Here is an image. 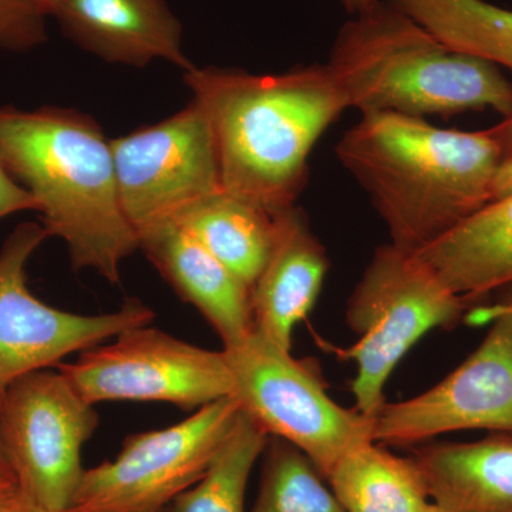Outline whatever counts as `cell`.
Segmentation results:
<instances>
[{
  "instance_id": "obj_19",
  "label": "cell",
  "mask_w": 512,
  "mask_h": 512,
  "mask_svg": "<svg viewBox=\"0 0 512 512\" xmlns=\"http://www.w3.org/2000/svg\"><path fill=\"white\" fill-rule=\"evenodd\" d=\"M326 480L346 512H423L431 504L413 457L376 441L340 458Z\"/></svg>"
},
{
  "instance_id": "obj_10",
  "label": "cell",
  "mask_w": 512,
  "mask_h": 512,
  "mask_svg": "<svg viewBox=\"0 0 512 512\" xmlns=\"http://www.w3.org/2000/svg\"><path fill=\"white\" fill-rule=\"evenodd\" d=\"M47 238L42 222H22L0 248V394L22 376L57 367L64 357L154 319L136 298L103 315H79L39 301L29 291L26 265Z\"/></svg>"
},
{
  "instance_id": "obj_16",
  "label": "cell",
  "mask_w": 512,
  "mask_h": 512,
  "mask_svg": "<svg viewBox=\"0 0 512 512\" xmlns=\"http://www.w3.org/2000/svg\"><path fill=\"white\" fill-rule=\"evenodd\" d=\"M431 503L443 512H512V433L414 451Z\"/></svg>"
},
{
  "instance_id": "obj_8",
  "label": "cell",
  "mask_w": 512,
  "mask_h": 512,
  "mask_svg": "<svg viewBox=\"0 0 512 512\" xmlns=\"http://www.w3.org/2000/svg\"><path fill=\"white\" fill-rule=\"evenodd\" d=\"M239 413L225 397L167 429L130 434L114 460L86 468L67 512H164L207 473Z\"/></svg>"
},
{
  "instance_id": "obj_27",
  "label": "cell",
  "mask_w": 512,
  "mask_h": 512,
  "mask_svg": "<svg viewBox=\"0 0 512 512\" xmlns=\"http://www.w3.org/2000/svg\"><path fill=\"white\" fill-rule=\"evenodd\" d=\"M349 15L356 16L372 9L379 0H338Z\"/></svg>"
},
{
  "instance_id": "obj_2",
  "label": "cell",
  "mask_w": 512,
  "mask_h": 512,
  "mask_svg": "<svg viewBox=\"0 0 512 512\" xmlns=\"http://www.w3.org/2000/svg\"><path fill=\"white\" fill-rule=\"evenodd\" d=\"M184 82L210 120L222 188L271 215L295 207L313 147L349 109L326 64L279 74L194 66Z\"/></svg>"
},
{
  "instance_id": "obj_15",
  "label": "cell",
  "mask_w": 512,
  "mask_h": 512,
  "mask_svg": "<svg viewBox=\"0 0 512 512\" xmlns=\"http://www.w3.org/2000/svg\"><path fill=\"white\" fill-rule=\"evenodd\" d=\"M140 249L218 333L224 349H234L254 332L251 289L202 247L177 222L163 221L138 232Z\"/></svg>"
},
{
  "instance_id": "obj_5",
  "label": "cell",
  "mask_w": 512,
  "mask_h": 512,
  "mask_svg": "<svg viewBox=\"0 0 512 512\" xmlns=\"http://www.w3.org/2000/svg\"><path fill=\"white\" fill-rule=\"evenodd\" d=\"M470 306L419 255L393 244L376 249L349 298L346 322L359 336L342 356L355 360L357 412L375 417L397 365L430 330L458 325Z\"/></svg>"
},
{
  "instance_id": "obj_21",
  "label": "cell",
  "mask_w": 512,
  "mask_h": 512,
  "mask_svg": "<svg viewBox=\"0 0 512 512\" xmlns=\"http://www.w3.org/2000/svg\"><path fill=\"white\" fill-rule=\"evenodd\" d=\"M269 434L241 409L234 427L198 483L174 501V512H245V494Z\"/></svg>"
},
{
  "instance_id": "obj_26",
  "label": "cell",
  "mask_w": 512,
  "mask_h": 512,
  "mask_svg": "<svg viewBox=\"0 0 512 512\" xmlns=\"http://www.w3.org/2000/svg\"><path fill=\"white\" fill-rule=\"evenodd\" d=\"M505 121H507L508 128H510L511 150L510 153H508V156L505 157L504 163L500 167V171H498L497 180H495L494 200L504 197V195H507L508 192L512 191V116L505 117Z\"/></svg>"
},
{
  "instance_id": "obj_28",
  "label": "cell",
  "mask_w": 512,
  "mask_h": 512,
  "mask_svg": "<svg viewBox=\"0 0 512 512\" xmlns=\"http://www.w3.org/2000/svg\"><path fill=\"white\" fill-rule=\"evenodd\" d=\"M0 512H26V501L22 494L16 493L0 500Z\"/></svg>"
},
{
  "instance_id": "obj_30",
  "label": "cell",
  "mask_w": 512,
  "mask_h": 512,
  "mask_svg": "<svg viewBox=\"0 0 512 512\" xmlns=\"http://www.w3.org/2000/svg\"><path fill=\"white\" fill-rule=\"evenodd\" d=\"M22 497H23V495H22ZM25 501H26V512H57V511L42 510V508H37V507H35V505L30 504L28 500H25Z\"/></svg>"
},
{
  "instance_id": "obj_6",
  "label": "cell",
  "mask_w": 512,
  "mask_h": 512,
  "mask_svg": "<svg viewBox=\"0 0 512 512\" xmlns=\"http://www.w3.org/2000/svg\"><path fill=\"white\" fill-rule=\"evenodd\" d=\"M224 350L241 409L269 436L299 448L323 477L349 451L373 441L372 419L333 402L318 373L291 350L255 332Z\"/></svg>"
},
{
  "instance_id": "obj_3",
  "label": "cell",
  "mask_w": 512,
  "mask_h": 512,
  "mask_svg": "<svg viewBox=\"0 0 512 512\" xmlns=\"http://www.w3.org/2000/svg\"><path fill=\"white\" fill-rule=\"evenodd\" d=\"M0 160L35 198L49 237L62 239L76 271L120 284L140 249L121 207L110 140L89 114L60 107H0Z\"/></svg>"
},
{
  "instance_id": "obj_23",
  "label": "cell",
  "mask_w": 512,
  "mask_h": 512,
  "mask_svg": "<svg viewBox=\"0 0 512 512\" xmlns=\"http://www.w3.org/2000/svg\"><path fill=\"white\" fill-rule=\"evenodd\" d=\"M46 20L35 0H0V50L28 53L45 45Z\"/></svg>"
},
{
  "instance_id": "obj_18",
  "label": "cell",
  "mask_w": 512,
  "mask_h": 512,
  "mask_svg": "<svg viewBox=\"0 0 512 512\" xmlns=\"http://www.w3.org/2000/svg\"><path fill=\"white\" fill-rule=\"evenodd\" d=\"M171 221L251 289L271 249L274 215L222 190L188 205Z\"/></svg>"
},
{
  "instance_id": "obj_4",
  "label": "cell",
  "mask_w": 512,
  "mask_h": 512,
  "mask_svg": "<svg viewBox=\"0 0 512 512\" xmlns=\"http://www.w3.org/2000/svg\"><path fill=\"white\" fill-rule=\"evenodd\" d=\"M326 66L362 114L512 116V83L500 67L444 45L386 0L340 28Z\"/></svg>"
},
{
  "instance_id": "obj_20",
  "label": "cell",
  "mask_w": 512,
  "mask_h": 512,
  "mask_svg": "<svg viewBox=\"0 0 512 512\" xmlns=\"http://www.w3.org/2000/svg\"><path fill=\"white\" fill-rule=\"evenodd\" d=\"M444 45L512 72V9L487 0H386Z\"/></svg>"
},
{
  "instance_id": "obj_11",
  "label": "cell",
  "mask_w": 512,
  "mask_h": 512,
  "mask_svg": "<svg viewBox=\"0 0 512 512\" xmlns=\"http://www.w3.org/2000/svg\"><path fill=\"white\" fill-rule=\"evenodd\" d=\"M110 143L121 207L137 235L224 190L211 123L194 99L170 119Z\"/></svg>"
},
{
  "instance_id": "obj_29",
  "label": "cell",
  "mask_w": 512,
  "mask_h": 512,
  "mask_svg": "<svg viewBox=\"0 0 512 512\" xmlns=\"http://www.w3.org/2000/svg\"><path fill=\"white\" fill-rule=\"evenodd\" d=\"M62 2L63 0H35L36 5L45 13L47 18L55 15L56 9L59 8Z\"/></svg>"
},
{
  "instance_id": "obj_9",
  "label": "cell",
  "mask_w": 512,
  "mask_h": 512,
  "mask_svg": "<svg viewBox=\"0 0 512 512\" xmlns=\"http://www.w3.org/2000/svg\"><path fill=\"white\" fill-rule=\"evenodd\" d=\"M57 369L84 399L170 403L185 412L234 396L225 350L198 348L150 325L124 330L109 345L84 350Z\"/></svg>"
},
{
  "instance_id": "obj_22",
  "label": "cell",
  "mask_w": 512,
  "mask_h": 512,
  "mask_svg": "<svg viewBox=\"0 0 512 512\" xmlns=\"http://www.w3.org/2000/svg\"><path fill=\"white\" fill-rule=\"evenodd\" d=\"M252 512H346L332 488L299 448L269 436Z\"/></svg>"
},
{
  "instance_id": "obj_12",
  "label": "cell",
  "mask_w": 512,
  "mask_h": 512,
  "mask_svg": "<svg viewBox=\"0 0 512 512\" xmlns=\"http://www.w3.org/2000/svg\"><path fill=\"white\" fill-rule=\"evenodd\" d=\"M493 309V326L480 346L427 392L384 403L372 417L373 441L423 443L444 433H512V288Z\"/></svg>"
},
{
  "instance_id": "obj_14",
  "label": "cell",
  "mask_w": 512,
  "mask_h": 512,
  "mask_svg": "<svg viewBox=\"0 0 512 512\" xmlns=\"http://www.w3.org/2000/svg\"><path fill=\"white\" fill-rule=\"evenodd\" d=\"M328 269L326 249L301 208L274 215L271 249L251 286L254 332L291 350L293 330L315 308Z\"/></svg>"
},
{
  "instance_id": "obj_13",
  "label": "cell",
  "mask_w": 512,
  "mask_h": 512,
  "mask_svg": "<svg viewBox=\"0 0 512 512\" xmlns=\"http://www.w3.org/2000/svg\"><path fill=\"white\" fill-rule=\"evenodd\" d=\"M53 18L67 39L106 62L146 67L163 59L184 72L194 67L167 0H63Z\"/></svg>"
},
{
  "instance_id": "obj_7",
  "label": "cell",
  "mask_w": 512,
  "mask_h": 512,
  "mask_svg": "<svg viewBox=\"0 0 512 512\" xmlns=\"http://www.w3.org/2000/svg\"><path fill=\"white\" fill-rule=\"evenodd\" d=\"M97 426L94 404L59 369L10 384L0 400V439L23 498L42 510L69 511L86 471L82 450Z\"/></svg>"
},
{
  "instance_id": "obj_17",
  "label": "cell",
  "mask_w": 512,
  "mask_h": 512,
  "mask_svg": "<svg viewBox=\"0 0 512 512\" xmlns=\"http://www.w3.org/2000/svg\"><path fill=\"white\" fill-rule=\"evenodd\" d=\"M417 255L468 303L512 288V191Z\"/></svg>"
},
{
  "instance_id": "obj_25",
  "label": "cell",
  "mask_w": 512,
  "mask_h": 512,
  "mask_svg": "<svg viewBox=\"0 0 512 512\" xmlns=\"http://www.w3.org/2000/svg\"><path fill=\"white\" fill-rule=\"evenodd\" d=\"M0 400H2V394H0ZM18 491V478H16L8 454H6L5 447H3L2 439H0V500L10 497Z\"/></svg>"
},
{
  "instance_id": "obj_31",
  "label": "cell",
  "mask_w": 512,
  "mask_h": 512,
  "mask_svg": "<svg viewBox=\"0 0 512 512\" xmlns=\"http://www.w3.org/2000/svg\"><path fill=\"white\" fill-rule=\"evenodd\" d=\"M423 512H443L440 510L439 507H437V505H434L433 503H431L429 505V507L426 508V510H424Z\"/></svg>"
},
{
  "instance_id": "obj_24",
  "label": "cell",
  "mask_w": 512,
  "mask_h": 512,
  "mask_svg": "<svg viewBox=\"0 0 512 512\" xmlns=\"http://www.w3.org/2000/svg\"><path fill=\"white\" fill-rule=\"evenodd\" d=\"M20 211H36L35 198L15 180L0 160V220Z\"/></svg>"
},
{
  "instance_id": "obj_1",
  "label": "cell",
  "mask_w": 512,
  "mask_h": 512,
  "mask_svg": "<svg viewBox=\"0 0 512 512\" xmlns=\"http://www.w3.org/2000/svg\"><path fill=\"white\" fill-rule=\"evenodd\" d=\"M511 150L507 121L490 130H447L424 119L362 114L336 156L369 194L390 244L417 252L494 201Z\"/></svg>"
}]
</instances>
